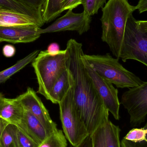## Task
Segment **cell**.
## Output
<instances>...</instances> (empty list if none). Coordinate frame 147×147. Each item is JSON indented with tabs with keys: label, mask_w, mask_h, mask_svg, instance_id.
<instances>
[{
	"label": "cell",
	"mask_w": 147,
	"mask_h": 147,
	"mask_svg": "<svg viewBox=\"0 0 147 147\" xmlns=\"http://www.w3.org/2000/svg\"><path fill=\"white\" fill-rule=\"evenodd\" d=\"M66 67L73 76L74 98L77 109L89 135L109 121V111L85 67L82 45L73 39L66 46Z\"/></svg>",
	"instance_id": "6da1fadb"
},
{
	"label": "cell",
	"mask_w": 147,
	"mask_h": 147,
	"mask_svg": "<svg viewBox=\"0 0 147 147\" xmlns=\"http://www.w3.org/2000/svg\"><path fill=\"white\" fill-rule=\"evenodd\" d=\"M135 10L127 0H109L102 8L101 39L118 59H120L127 22Z\"/></svg>",
	"instance_id": "7a4b0ae2"
},
{
	"label": "cell",
	"mask_w": 147,
	"mask_h": 147,
	"mask_svg": "<svg viewBox=\"0 0 147 147\" xmlns=\"http://www.w3.org/2000/svg\"><path fill=\"white\" fill-rule=\"evenodd\" d=\"M67 51L60 50L55 55L46 51L40 52L32 62L37 77L38 88L37 93L49 100L50 93L54 84L67 69Z\"/></svg>",
	"instance_id": "3957f363"
},
{
	"label": "cell",
	"mask_w": 147,
	"mask_h": 147,
	"mask_svg": "<svg viewBox=\"0 0 147 147\" xmlns=\"http://www.w3.org/2000/svg\"><path fill=\"white\" fill-rule=\"evenodd\" d=\"M85 57L94 70L101 77L117 88H130L141 85L144 81L124 68L110 53L105 55H86Z\"/></svg>",
	"instance_id": "277c9868"
},
{
	"label": "cell",
	"mask_w": 147,
	"mask_h": 147,
	"mask_svg": "<svg viewBox=\"0 0 147 147\" xmlns=\"http://www.w3.org/2000/svg\"><path fill=\"white\" fill-rule=\"evenodd\" d=\"M73 90L74 84L58 104L64 134L71 145L75 146L90 135L76 107Z\"/></svg>",
	"instance_id": "5b68a950"
},
{
	"label": "cell",
	"mask_w": 147,
	"mask_h": 147,
	"mask_svg": "<svg viewBox=\"0 0 147 147\" xmlns=\"http://www.w3.org/2000/svg\"><path fill=\"white\" fill-rule=\"evenodd\" d=\"M136 21L132 15L127 22L120 59L136 60L147 67V32L138 29Z\"/></svg>",
	"instance_id": "8992f818"
},
{
	"label": "cell",
	"mask_w": 147,
	"mask_h": 147,
	"mask_svg": "<svg viewBox=\"0 0 147 147\" xmlns=\"http://www.w3.org/2000/svg\"><path fill=\"white\" fill-rule=\"evenodd\" d=\"M121 104L129 114L131 126L140 125L145 121L147 115V82L124 92Z\"/></svg>",
	"instance_id": "52a82bcc"
},
{
	"label": "cell",
	"mask_w": 147,
	"mask_h": 147,
	"mask_svg": "<svg viewBox=\"0 0 147 147\" xmlns=\"http://www.w3.org/2000/svg\"><path fill=\"white\" fill-rule=\"evenodd\" d=\"M82 59L86 71L91 78L94 86L109 112L113 115L116 120L120 119V104L118 97V90L111 84L99 76L94 70L85 57L82 55Z\"/></svg>",
	"instance_id": "ba28073f"
},
{
	"label": "cell",
	"mask_w": 147,
	"mask_h": 147,
	"mask_svg": "<svg viewBox=\"0 0 147 147\" xmlns=\"http://www.w3.org/2000/svg\"><path fill=\"white\" fill-rule=\"evenodd\" d=\"M92 17L82 13H74L68 9L65 15L57 19L51 25L45 29H41V34L66 31H76L80 35L88 32L90 28Z\"/></svg>",
	"instance_id": "9c48e42d"
},
{
	"label": "cell",
	"mask_w": 147,
	"mask_h": 147,
	"mask_svg": "<svg viewBox=\"0 0 147 147\" xmlns=\"http://www.w3.org/2000/svg\"><path fill=\"white\" fill-rule=\"evenodd\" d=\"M16 98L25 109L30 111L40 121L50 135L58 131L57 124L52 120L48 111L32 88L28 87L26 92Z\"/></svg>",
	"instance_id": "30bf717a"
},
{
	"label": "cell",
	"mask_w": 147,
	"mask_h": 147,
	"mask_svg": "<svg viewBox=\"0 0 147 147\" xmlns=\"http://www.w3.org/2000/svg\"><path fill=\"white\" fill-rule=\"evenodd\" d=\"M41 29L35 24L0 26V41L13 44L34 42L40 37Z\"/></svg>",
	"instance_id": "8fae6325"
},
{
	"label": "cell",
	"mask_w": 147,
	"mask_h": 147,
	"mask_svg": "<svg viewBox=\"0 0 147 147\" xmlns=\"http://www.w3.org/2000/svg\"><path fill=\"white\" fill-rule=\"evenodd\" d=\"M25 110L21 122L17 127L39 145L50 135L40 121L30 111Z\"/></svg>",
	"instance_id": "7c38bea8"
},
{
	"label": "cell",
	"mask_w": 147,
	"mask_h": 147,
	"mask_svg": "<svg viewBox=\"0 0 147 147\" xmlns=\"http://www.w3.org/2000/svg\"><path fill=\"white\" fill-rule=\"evenodd\" d=\"M25 109L17 99L4 98L0 105V117L10 124L18 126L24 115Z\"/></svg>",
	"instance_id": "4fadbf2b"
},
{
	"label": "cell",
	"mask_w": 147,
	"mask_h": 147,
	"mask_svg": "<svg viewBox=\"0 0 147 147\" xmlns=\"http://www.w3.org/2000/svg\"><path fill=\"white\" fill-rule=\"evenodd\" d=\"M0 9L14 11L29 16L39 27L45 24L42 9L29 7L15 0H0Z\"/></svg>",
	"instance_id": "5bb4252c"
},
{
	"label": "cell",
	"mask_w": 147,
	"mask_h": 147,
	"mask_svg": "<svg viewBox=\"0 0 147 147\" xmlns=\"http://www.w3.org/2000/svg\"><path fill=\"white\" fill-rule=\"evenodd\" d=\"M74 83L73 76L66 69L58 79L50 93L49 100L53 104H59Z\"/></svg>",
	"instance_id": "9a60e30c"
},
{
	"label": "cell",
	"mask_w": 147,
	"mask_h": 147,
	"mask_svg": "<svg viewBox=\"0 0 147 147\" xmlns=\"http://www.w3.org/2000/svg\"><path fill=\"white\" fill-rule=\"evenodd\" d=\"M26 24L37 25L34 21L28 16L11 10L0 9V26Z\"/></svg>",
	"instance_id": "2e32d148"
},
{
	"label": "cell",
	"mask_w": 147,
	"mask_h": 147,
	"mask_svg": "<svg viewBox=\"0 0 147 147\" xmlns=\"http://www.w3.org/2000/svg\"><path fill=\"white\" fill-rule=\"evenodd\" d=\"M39 50H35L25 57L19 60L15 64L9 68L0 72V84L5 83L11 76L25 68L28 64L33 61L40 53Z\"/></svg>",
	"instance_id": "e0dca14e"
},
{
	"label": "cell",
	"mask_w": 147,
	"mask_h": 147,
	"mask_svg": "<svg viewBox=\"0 0 147 147\" xmlns=\"http://www.w3.org/2000/svg\"><path fill=\"white\" fill-rule=\"evenodd\" d=\"M64 0H46L42 8V16L45 23H49L63 12L62 3Z\"/></svg>",
	"instance_id": "ac0fdd59"
},
{
	"label": "cell",
	"mask_w": 147,
	"mask_h": 147,
	"mask_svg": "<svg viewBox=\"0 0 147 147\" xmlns=\"http://www.w3.org/2000/svg\"><path fill=\"white\" fill-rule=\"evenodd\" d=\"M17 131V126L9 123L2 135L0 140V147H20Z\"/></svg>",
	"instance_id": "d6986e66"
},
{
	"label": "cell",
	"mask_w": 147,
	"mask_h": 147,
	"mask_svg": "<svg viewBox=\"0 0 147 147\" xmlns=\"http://www.w3.org/2000/svg\"><path fill=\"white\" fill-rule=\"evenodd\" d=\"M106 147H121V129L109 120L105 126Z\"/></svg>",
	"instance_id": "ffe728a7"
},
{
	"label": "cell",
	"mask_w": 147,
	"mask_h": 147,
	"mask_svg": "<svg viewBox=\"0 0 147 147\" xmlns=\"http://www.w3.org/2000/svg\"><path fill=\"white\" fill-rule=\"evenodd\" d=\"M67 139L63 131H58L48 136L38 147H67Z\"/></svg>",
	"instance_id": "44dd1931"
},
{
	"label": "cell",
	"mask_w": 147,
	"mask_h": 147,
	"mask_svg": "<svg viewBox=\"0 0 147 147\" xmlns=\"http://www.w3.org/2000/svg\"><path fill=\"white\" fill-rule=\"evenodd\" d=\"M106 0H82L84 12L92 16L98 13L100 8H102L106 3Z\"/></svg>",
	"instance_id": "7402d4cb"
},
{
	"label": "cell",
	"mask_w": 147,
	"mask_h": 147,
	"mask_svg": "<svg viewBox=\"0 0 147 147\" xmlns=\"http://www.w3.org/2000/svg\"><path fill=\"white\" fill-rule=\"evenodd\" d=\"M147 129L144 127L134 128L130 130L124 136V140L134 143L146 142Z\"/></svg>",
	"instance_id": "603a6c76"
},
{
	"label": "cell",
	"mask_w": 147,
	"mask_h": 147,
	"mask_svg": "<svg viewBox=\"0 0 147 147\" xmlns=\"http://www.w3.org/2000/svg\"><path fill=\"white\" fill-rule=\"evenodd\" d=\"M105 125L99 127L90 135L92 140V147H106Z\"/></svg>",
	"instance_id": "cb8c5ba5"
},
{
	"label": "cell",
	"mask_w": 147,
	"mask_h": 147,
	"mask_svg": "<svg viewBox=\"0 0 147 147\" xmlns=\"http://www.w3.org/2000/svg\"><path fill=\"white\" fill-rule=\"evenodd\" d=\"M18 142L20 147H38L39 145L18 127Z\"/></svg>",
	"instance_id": "d4e9b609"
},
{
	"label": "cell",
	"mask_w": 147,
	"mask_h": 147,
	"mask_svg": "<svg viewBox=\"0 0 147 147\" xmlns=\"http://www.w3.org/2000/svg\"><path fill=\"white\" fill-rule=\"evenodd\" d=\"M29 7L41 9L46 0H15Z\"/></svg>",
	"instance_id": "484cf974"
},
{
	"label": "cell",
	"mask_w": 147,
	"mask_h": 147,
	"mask_svg": "<svg viewBox=\"0 0 147 147\" xmlns=\"http://www.w3.org/2000/svg\"><path fill=\"white\" fill-rule=\"evenodd\" d=\"M82 0H64L62 3L63 11L72 9L82 4Z\"/></svg>",
	"instance_id": "4316f807"
},
{
	"label": "cell",
	"mask_w": 147,
	"mask_h": 147,
	"mask_svg": "<svg viewBox=\"0 0 147 147\" xmlns=\"http://www.w3.org/2000/svg\"><path fill=\"white\" fill-rule=\"evenodd\" d=\"M15 52V48L11 45H6L3 49V55L7 57H13L14 55Z\"/></svg>",
	"instance_id": "83f0119b"
},
{
	"label": "cell",
	"mask_w": 147,
	"mask_h": 147,
	"mask_svg": "<svg viewBox=\"0 0 147 147\" xmlns=\"http://www.w3.org/2000/svg\"><path fill=\"white\" fill-rule=\"evenodd\" d=\"M46 51L53 55L57 54L60 51L59 45L57 43H51L48 46Z\"/></svg>",
	"instance_id": "f1b7e54d"
},
{
	"label": "cell",
	"mask_w": 147,
	"mask_h": 147,
	"mask_svg": "<svg viewBox=\"0 0 147 147\" xmlns=\"http://www.w3.org/2000/svg\"><path fill=\"white\" fill-rule=\"evenodd\" d=\"M136 10L138 9L140 13L147 11V0H140L138 4L135 7Z\"/></svg>",
	"instance_id": "f546056e"
},
{
	"label": "cell",
	"mask_w": 147,
	"mask_h": 147,
	"mask_svg": "<svg viewBox=\"0 0 147 147\" xmlns=\"http://www.w3.org/2000/svg\"><path fill=\"white\" fill-rule=\"evenodd\" d=\"M70 147H92V140L90 136L89 135L78 146H74L71 145Z\"/></svg>",
	"instance_id": "4dcf8cb0"
},
{
	"label": "cell",
	"mask_w": 147,
	"mask_h": 147,
	"mask_svg": "<svg viewBox=\"0 0 147 147\" xmlns=\"http://www.w3.org/2000/svg\"><path fill=\"white\" fill-rule=\"evenodd\" d=\"M136 26L140 31L147 32V21H136Z\"/></svg>",
	"instance_id": "1f68e13d"
},
{
	"label": "cell",
	"mask_w": 147,
	"mask_h": 147,
	"mask_svg": "<svg viewBox=\"0 0 147 147\" xmlns=\"http://www.w3.org/2000/svg\"><path fill=\"white\" fill-rule=\"evenodd\" d=\"M9 124V123L8 122L0 117V140L4 129Z\"/></svg>",
	"instance_id": "d6a6232c"
},
{
	"label": "cell",
	"mask_w": 147,
	"mask_h": 147,
	"mask_svg": "<svg viewBox=\"0 0 147 147\" xmlns=\"http://www.w3.org/2000/svg\"><path fill=\"white\" fill-rule=\"evenodd\" d=\"M121 147H137L135 145L134 143L131 142L126 140L124 139L122 140L121 142Z\"/></svg>",
	"instance_id": "836d02e7"
},
{
	"label": "cell",
	"mask_w": 147,
	"mask_h": 147,
	"mask_svg": "<svg viewBox=\"0 0 147 147\" xmlns=\"http://www.w3.org/2000/svg\"><path fill=\"white\" fill-rule=\"evenodd\" d=\"M143 127L147 129V123ZM146 142H140V143H134L135 145L137 147H147V135L146 136Z\"/></svg>",
	"instance_id": "e575fe53"
},
{
	"label": "cell",
	"mask_w": 147,
	"mask_h": 147,
	"mask_svg": "<svg viewBox=\"0 0 147 147\" xmlns=\"http://www.w3.org/2000/svg\"><path fill=\"white\" fill-rule=\"evenodd\" d=\"M4 95L2 93H0V105L3 102L4 98Z\"/></svg>",
	"instance_id": "d590c367"
},
{
	"label": "cell",
	"mask_w": 147,
	"mask_h": 147,
	"mask_svg": "<svg viewBox=\"0 0 147 147\" xmlns=\"http://www.w3.org/2000/svg\"><path fill=\"white\" fill-rule=\"evenodd\" d=\"M1 43V41H0V43Z\"/></svg>",
	"instance_id": "8d00e7d4"
}]
</instances>
